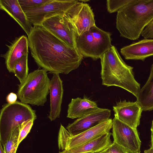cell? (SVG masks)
Segmentation results:
<instances>
[{
	"mask_svg": "<svg viewBox=\"0 0 153 153\" xmlns=\"http://www.w3.org/2000/svg\"><path fill=\"white\" fill-rule=\"evenodd\" d=\"M50 81L46 70L42 68L34 71L18 85V98L23 103L43 106L49 93Z\"/></svg>",
	"mask_w": 153,
	"mask_h": 153,
	"instance_id": "277c9868",
	"label": "cell"
},
{
	"mask_svg": "<svg viewBox=\"0 0 153 153\" xmlns=\"http://www.w3.org/2000/svg\"><path fill=\"white\" fill-rule=\"evenodd\" d=\"M111 134L109 132L92 141L72 149L64 150L59 153H98L112 144Z\"/></svg>",
	"mask_w": 153,
	"mask_h": 153,
	"instance_id": "d6986e66",
	"label": "cell"
},
{
	"mask_svg": "<svg viewBox=\"0 0 153 153\" xmlns=\"http://www.w3.org/2000/svg\"><path fill=\"white\" fill-rule=\"evenodd\" d=\"M50 111L48 118L52 121L59 118L63 94L62 81L59 74H53L49 85Z\"/></svg>",
	"mask_w": 153,
	"mask_h": 153,
	"instance_id": "2e32d148",
	"label": "cell"
},
{
	"mask_svg": "<svg viewBox=\"0 0 153 153\" xmlns=\"http://www.w3.org/2000/svg\"><path fill=\"white\" fill-rule=\"evenodd\" d=\"M36 111L27 104L16 101L4 105L0 111V143L4 147L12 131L24 122L36 119Z\"/></svg>",
	"mask_w": 153,
	"mask_h": 153,
	"instance_id": "5b68a950",
	"label": "cell"
},
{
	"mask_svg": "<svg viewBox=\"0 0 153 153\" xmlns=\"http://www.w3.org/2000/svg\"><path fill=\"white\" fill-rule=\"evenodd\" d=\"M114 143L123 147L128 153H139L141 141L137 129L131 127L114 117L112 120Z\"/></svg>",
	"mask_w": 153,
	"mask_h": 153,
	"instance_id": "9c48e42d",
	"label": "cell"
},
{
	"mask_svg": "<svg viewBox=\"0 0 153 153\" xmlns=\"http://www.w3.org/2000/svg\"><path fill=\"white\" fill-rule=\"evenodd\" d=\"M153 19V0H131L117 12L116 27L120 36L138 39Z\"/></svg>",
	"mask_w": 153,
	"mask_h": 153,
	"instance_id": "3957f363",
	"label": "cell"
},
{
	"mask_svg": "<svg viewBox=\"0 0 153 153\" xmlns=\"http://www.w3.org/2000/svg\"><path fill=\"white\" fill-rule=\"evenodd\" d=\"M111 34L96 25L88 30L77 36L76 48L83 57L94 60L100 59L112 46Z\"/></svg>",
	"mask_w": 153,
	"mask_h": 153,
	"instance_id": "8992f818",
	"label": "cell"
},
{
	"mask_svg": "<svg viewBox=\"0 0 153 153\" xmlns=\"http://www.w3.org/2000/svg\"><path fill=\"white\" fill-rule=\"evenodd\" d=\"M141 35L144 38H153V19L145 27Z\"/></svg>",
	"mask_w": 153,
	"mask_h": 153,
	"instance_id": "83f0119b",
	"label": "cell"
},
{
	"mask_svg": "<svg viewBox=\"0 0 153 153\" xmlns=\"http://www.w3.org/2000/svg\"><path fill=\"white\" fill-rule=\"evenodd\" d=\"M17 97V95L14 93L11 92L7 96L6 101L8 103H13L16 101Z\"/></svg>",
	"mask_w": 153,
	"mask_h": 153,
	"instance_id": "f1b7e54d",
	"label": "cell"
},
{
	"mask_svg": "<svg viewBox=\"0 0 153 153\" xmlns=\"http://www.w3.org/2000/svg\"><path fill=\"white\" fill-rule=\"evenodd\" d=\"M111 114L109 109L99 108L68 124L66 128L72 136L79 134L107 120L110 119Z\"/></svg>",
	"mask_w": 153,
	"mask_h": 153,
	"instance_id": "8fae6325",
	"label": "cell"
},
{
	"mask_svg": "<svg viewBox=\"0 0 153 153\" xmlns=\"http://www.w3.org/2000/svg\"><path fill=\"white\" fill-rule=\"evenodd\" d=\"M51 0H18L24 11L35 8L50 1Z\"/></svg>",
	"mask_w": 153,
	"mask_h": 153,
	"instance_id": "603a6c76",
	"label": "cell"
},
{
	"mask_svg": "<svg viewBox=\"0 0 153 153\" xmlns=\"http://www.w3.org/2000/svg\"><path fill=\"white\" fill-rule=\"evenodd\" d=\"M71 135L69 131L61 124L58 137V146L59 150L63 151L65 149L68 138Z\"/></svg>",
	"mask_w": 153,
	"mask_h": 153,
	"instance_id": "484cf974",
	"label": "cell"
},
{
	"mask_svg": "<svg viewBox=\"0 0 153 153\" xmlns=\"http://www.w3.org/2000/svg\"><path fill=\"white\" fill-rule=\"evenodd\" d=\"M34 120H30L23 122L20 126L18 146L30 132Z\"/></svg>",
	"mask_w": 153,
	"mask_h": 153,
	"instance_id": "d4e9b609",
	"label": "cell"
},
{
	"mask_svg": "<svg viewBox=\"0 0 153 153\" xmlns=\"http://www.w3.org/2000/svg\"><path fill=\"white\" fill-rule=\"evenodd\" d=\"M28 56L26 55L21 57L16 63L13 69V73L20 83L23 82L28 75Z\"/></svg>",
	"mask_w": 153,
	"mask_h": 153,
	"instance_id": "44dd1931",
	"label": "cell"
},
{
	"mask_svg": "<svg viewBox=\"0 0 153 153\" xmlns=\"http://www.w3.org/2000/svg\"><path fill=\"white\" fill-rule=\"evenodd\" d=\"M113 110L114 117L131 127L137 129L140 124L143 110L136 101H120L113 107Z\"/></svg>",
	"mask_w": 153,
	"mask_h": 153,
	"instance_id": "7c38bea8",
	"label": "cell"
},
{
	"mask_svg": "<svg viewBox=\"0 0 153 153\" xmlns=\"http://www.w3.org/2000/svg\"><path fill=\"white\" fill-rule=\"evenodd\" d=\"M8 50L6 53L1 55L3 58L7 69L13 73L17 62L23 56L28 55L29 43L28 38L25 35L16 37L10 45L6 44Z\"/></svg>",
	"mask_w": 153,
	"mask_h": 153,
	"instance_id": "5bb4252c",
	"label": "cell"
},
{
	"mask_svg": "<svg viewBox=\"0 0 153 153\" xmlns=\"http://www.w3.org/2000/svg\"><path fill=\"white\" fill-rule=\"evenodd\" d=\"M151 147L152 149H153V131H151Z\"/></svg>",
	"mask_w": 153,
	"mask_h": 153,
	"instance_id": "4dcf8cb0",
	"label": "cell"
},
{
	"mask_svg": "<svg viewBox=\"0 0 153 153\" xmlns=\"http://www.w3.org/2000/svg\"><path fill=\"white\" fill-rule=\"evenodd\" d=\"M72 24L77 36L95 25L94 14L88 4L78 1L63 15Z\"/></svg>",
	"mask_w": 153,
	"mask_h": 153,
	"instance_id": "ba28073f",
	"label": "cell"
},
{
	"mask_svg": "<svg viewBox=\"0 0 153 153\" xmlns=\"http://www.w3.org/2000/svg\"><path fill=\"white\" fill-rule=\"evenodd\" d=\"M20 126L16 128L12 132L3 147L5 153H16L18 147V143Z\"/></svg>",
	"mask_w": 153,
	"mask_h": 153,
	"instance_id": "7402d4cb",
	"label": "cell"
},
{
	"mask_svg": "<svg viewBox=\"0 0 153 153\" xmlns=\"http://www.w3.org/2000/svg\"><path fill=\"white\" fill-rule=\"evenodd\" d=\"M96 103L86 97L72 99L68 105L67 117L79 118L98 109Z\"/></svg>",
	"mask_w": 153,
	"mask_h": 153,
	"instance_id": "ac0fdd59",
	"label": "cell"
},
{
	"mask_svg": "<svg viewBox=\"0 0 153 153\" xmlns=\"http://www.w3.org/2000/svg\"><path fill=\"white\" fill-rule=\"evenodd\" d=\"M63 15H59L48 19L44 21L41 25L68 46L76 48L77 34L72 24Z\"/></svg>",
	"mask_w": 153,
	"mask_h": 153,
	"instance_id": "30bf717a",
	"label": "cell"
},
{
	"mask_svg": "<svg viewBox=\"0 0 153 153\" xmlns=\"http://www.w3.org/2000/svg\"><path fill=\"white\" fill-rule=\"evenodd\" d=\"M31 55L37 65L51 74H68L81 64L83 57L41 25L27 36Z\"/></svg>",
	"mask_w": 153,
	"mask_h": 153,
	"instance_id": "6da1fadb",
	"label": "cell"
},
{
	"mask_svg": "<svg viewBox=\"0 0 153 153\" xmlns=\"http://www.w3.org/2000/svg\"><path fill=\"white\" fill-rule=\"evenodd\" d=\"M120 53L127 60H140L153 56V39L144 38L125 46L120 49Z\"/></svg>",
	"mask_w": 153,
	"mask_h": 153,
	"instance_id": "9a60e30c",
	"label": "cell"
},
{
	"mask_svg": "<svg viewBox=\"0 0 153 153\" xmlns=\"http://www.w3.org/2000/svg\"><path fill=\"white\" fill-rule=\"evenodd\" d=\"M136 99V101L143 111L153 110V63L151 67L148 78L144 85L140 88Z\"/></svg>",
	"mask_w": 153,
	"mask_h": 153,
	"instance_id": "ffe728a7",
	"label": "cell"
},
{
	"mask_svg": "<svg viewBox=\"0 0 153 153\" xmlns=\"http://www.w3.org/2000/svg\"><path fill=\"white\" fill-rule=\"evenodd\" d=\"M98 153H106V149Z\"/></svg>",
	"mask_w": 153,
	"mask_h": 153,
	"instance_id": "836d02e7",
	"label": "cell"
},
{
	"mask_svg": "<svg viewBox=\"0 0 153 153\" xmlns=\"http://www.w3.org/2000/svg\"><path fill=\"white\" fill-rule=\"evenodd\" d=\"M106 153H128L123 147L114 142L106 149Z\"/></svg>",
	"mask_w": 153,
	"mask_h": 153,
	"instance_id": "4316f807",
	"label": "cell"
},
{
	"mask_svg": "<svg viewBox=\"0 0 153 153\" xmlns=\"http://www.w3.org/2000/svg\"><path fill=\"white\" fill-rule=\"evenodd\" d=\"M0 153H5L4 149L2 148V145L0 143Z\"/></svg>",
	"mask_w": 153,
	"mask_h": 153,
	"instance_id": "1f68e13d",
	"label": "cell"
},
{
	"mask_svg": "<svg viewBox=\"0 0 153 153\" xmlns=\"http://www.w3.org/2000/svg\"><path fill=\"white\" fill-rule=\"evenodd\" d=\"M0 9L18 23L28 36L33 27L28 20L18 0H0Z\"/></svg>",
	"mask_w": 153,
	"mask_h": 153,
	"instance_id": "e0dca14e",
	"label": "cell"
},
{
	"mask_svg": "<svg viewBox=\"0 0 153 153\" xmlns=\"http://www.w3.org/2000/svg\"><path fill=\"white\" fill-rule=\"evenodd\" d=\"M130 1L131 0H107L106 1L107 11L109 13L117 12Z\"/></svg>",
	"mask_w": 153,
	"mask_h": 153,
	"instance_id": "cb8c5ba5",
	"label": "cell"
},
{
	"mask_svg": "<svg viewBox=\"0 0 153 153\" xmlns=\"http://www.w3.org/2000/svg\"><path fill=\"white\" fill-rule=\"evenodd\" d=\"M151 131H153V120L152 121V124L151 127Z\"/></svg>",
	"mask_w": 153,
	"mask_h": 153,
	"instance_id": "d6a6232c",
	"label": "cell"
},
{
	"mask_svg": "<svg viewBox=\"0 0 153 153\" xmlns=\"http://www.w3.org/2000/svg\"><path fill=\"white\" fill-rule=\"evenodd\" d=\"M112 120L109 119L97 126L79 134L68 138L65 150L70 149L92 141L110 132L112 128Z\"/></svg>",
	"mask_w": 153,
	"mask_h": 153,
	"instance_id": "4fadbf2b",
	"label": "cell"
},
{
	"mask_svg": "<svg viewBox=\"0 0 153 153\" xmlns=\"http://www.w3.org/2000/svg\"><path fill=\"white\" fill-rule=\"evenodd\" d=\"M100 59L102 84L122 88L136 98L140 88V84L134 78L133 68L124 62L117 48L112 45Z\"/></svg>",
	"mask_w": 153,
	"mask_h": 153,
	"instance_id": "7a4b0ae2",
	"label": "cell"
},
{
	"mask_svg": "<svg viewBox=\"0 0 153 153\" xmlns=\"http://www.w3.org/2000/svg\"><path fill=\"white\" fill-rule=\"evenodd\" d=\"M143 153H153V149L151 147L149 149L145 150Z\"/></svg>",
	"mask_w": 153,
	"mask_h": 153,
	"instance_id": "f546056e",
	"label": "cell"
},
{
	"mask_svg": "<svg viewBox=\"0 0 153 153\" xmlns=\"http://www.w3.org/2000/svg\"><path fill=\"white\" fill-rule=\"evenodd\" d=\"M77 0H51L37 7L24 11L32 25H41L45 20L59 15H63Z\"/></svg>",
	"mask_w": 153,
	"mask_h": 153,
	"instance_id": "52a82bcc",
	"label": "cell"
}]
</instances>
